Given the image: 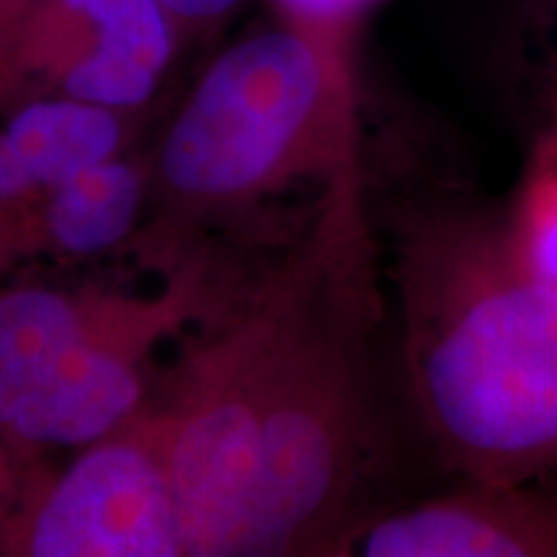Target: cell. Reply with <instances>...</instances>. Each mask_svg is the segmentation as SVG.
I'll list each match as a JSON object with an SVG mask.
<instances>
[{
    "instance_id": "obj_1",
    "label": "cell",
    "mask_w": 557,
    "mask_h": 557,
    "mask_svg": "<svg viewBox=\"0 0 557 557\" xmlns=\"http://www.w3.org/2000/svg\"><path fill=\"white\" fill-rule=\"evenodd\" d=\"M382 320L367 181H341L295 250L225 289L150 398L184 557L341 555L389 449Z\"/></svg>"
},
{
    "instance_id": "obj_2",
    "label": "cell",
    "mask_w": 557,
    "mask_h": 557,
    "mask_svg": "<svg viewBox=\"0 0 557 557\" xmlns=\"http://www.w3.org/2000/svg\"><path fill=\"white\" fill-rule=\"evenodd\" d=\"M408 410L457 480L557 475V289L506 235L500 207L438 197L393 225Z\"/></svg>"
},
{
    "instance_id": "obj_3",
    "label": "cell",
    "mask_w": 557,
    "mask_h": 557,
    "mask_svg": "<svg viewBox=\"0 0 557 557\" xmlns=\"http://www.w3.org/2000/svg\"><path fill=\"white\" fill-rule=\"evenodd\" d=\"M150 160L145 230L171 267L199 230L299 186L364 178L359 52L282 18L246 34L205 67Z\"/></svg>"
},
{
    "instance_id": "obj_4",
    "label": "cell",
    "mask_w": 557,
    "mask_h": 557,
    "mask_svg": "<svg viewBox=\"0 0 557 557\" xmlns=\"http://www.w3.org/2000/svg\"><path fill=\"white\" fill-rule=\"evenodd\" d=\"M225 287L205 261L169 269L152 295L0 287V436L16 449H78L150 400V364L197 329Z\"/></svg>"
},
{
    "instance_id": "obj_5",
    "label": "cell",
    "mask_w": 557,
    "mask_h": 557,
    "mask_svg": "<svg viewBox=\"0 0 557 557\" xmlns=\"http://www.w3.org/2000/svg\"><path fill=\"white\" fill-rule=\"evenodd\" d=\"M3 545L26 557H184L169 431L152 400L47 478Z\"/></svg>"
},
{
    "instance_id": "obj_6",
    "label": "cell",
    "mask_w": 557,
    "mask_h": 557,
    "mask_svg": "<svg viewBox=\"0 0 557 557\" xmlns=\"http://www.w3.org/2000/svg\"><path fill=\"white\" fill-rule=\"evenodd\" d=\"M178 47L163 0H47L21 45L16 103L54 96L137 114Z\"/></svg>"
},
{
    "instance_id": "obj_7",
    "label": "cell",
    "mask_w": 557,
    "mask_h": 557,
    "mask_svg": "<svg viewBox=\"0 0 557 557\" xmlns=\"http://www.w3.org/2000/svg\"><path fill=\"white\" fill-rule=\"evenodd\" d=\"M341 555L557 557V475L483 483L389 506L354 529Z\"/></svg>"
},
{
    "instance_id": "obj_8",
    "label": "cell",
    "mask_w": 557,
    "mask_h": 557,
    "mask_svg": "<svg viewBox=\"0 0 557 557\" xmlns=\"http://www.w3.org/2000/svg\"><path fill=\"white\" fill-rule=\"evenodd\" d=\"M132 116L54 96L0 114V287L18 261L32 259L41 205L54 186L96 160L129 150Z\"/></svg>"
},
{
    "instance_id": "obj_9",
    "label": "cell",
    "mask_w": 557,
    "mask_h": 557,
    "mask_svg": "<svg viewBox=\"0 0 557 557\" xmlns=\"http://www.w3.org/2000/svg\"><path fill=\"white\" fill-rule=\"evenodd\" d=\"M150 156L127 150L70 173L45 199L32 259H94L137 238L150 207Z\"/></svg>"
},
{
    "instance_id": "obj_10",
    "label": "cell",
    "mask_w": 557,
    "mask_h": 557,
    "mask_svg": "<svg viewBox=\"0 0 557 557\" xmlns=\"http://www.w3.org/2000/svg\"><path fill=\"white\" fill-rule=\"evenodd\" d=\"M504 60L532 135L557 127V0H513Z\"/></svg>"
},
{
    "instance_id": "obj_11",
    "label": "cell",
    "mask_w": 557,
    "mask_h": 557,
    "mask_svg": "<svg viewBox=\"0 0 557 557\" xmlns=\"http://www.w3.org/2000/svg\"><path fill=\"white\" fill-rule=\"evenodd\" d=\"M500 214L519 259L557 289V127L532 135L524 169Z\"/></svg>"
},
{
    "instance_id": "obj_12",
    "label": "cell",
    "mask_w": 557,
    "mask_h": 557,
    "mask_svg": "<svg viewBox=\"0 0 557 557\" xmlns=\"http://www.w3.org/2000/svg\"><path fill=\"white\" fill-rule=\"evenodd\" d=\"M278 18L297 29L359 52V34L377 0H271Z\"/></svg>"
},
{
    "instance_id": "obj_13",
    "label": "cell",
    "mask_w": 557,
    "mask_h": 557,
    "mask_svg": "<svg viewBox=\"0 0 557 557\" xmlns=\"http://www.w3.org/2000/svg\"><path fill=\"white\" fill-rule=\"evenodd\" d=\"M45 3L47 0H0V114L16 103L21 45Z\"/></svg>"
},
{
    "instance_id": "obj_14",
    "label": "cell",
    "mask_w": 557,
    "mask_h": 557,
    "mask_svg": "<svg viewBox=\"0 0 557 557\" xmlns=\"http://www.w3.org/2000/svg\"><path fill=\"white\" fill-rule=\"evenodd\" d=\"M163 3L176 21L181 41H194L225 24L240 9L243 0H163Z\"/></svg>"
},
{
    "instance_id": "obj_15",
    "label": "cell",
    "mask_w": 557,
    "mask_h": 557,
    "mask_svg": "<svg viewBox=\"0 0 557 557\" xmlns=\"http://www.w3.org/2000/svg\"><path fill=\"white\" fill-rule=\"evenodd\" d=\"M13 496V472H11V462L5 457V451L0 449V508H3L5 500Z\"/></svg>"
}]
</instances>
